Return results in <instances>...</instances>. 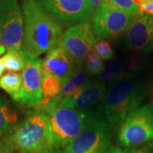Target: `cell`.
Here are the masks:
<instances>
[{"mask_svg": "<svg viewBox=\"0 0 153 153\" xmlns=\"http://www.w3.org/2000/svg\"><path fill=\"white\" fill-rule=\"evenodd\" d=\"M5 71V67L4 66V64H3V62H2V60L0 59V77L3 76V74H4V72Z\"/></svg>", "mask_w": 153, "mask_h": 153, "instance_id": "484cf974", "label": "cell"}, {"mask_svg": "<svg viewBox=\"0 0 153 153\" xmlns=\"http://www.w3.org/2000/svg\"><path fill=\"white\" fill-rule=\"evenodd\" d=\"M6 50H7V49H6L5 47L2 44H0V55H3L5 54Z\"/></svg>", "mask_w": 153, "mask_h": 153, "instance_id": "83f0119b", "label": "cell"}, {"mask_svg": "<svg viewBox=\"0 0 153 153\" xmlns=\"http://www.w3.org/2000/svg\"><path fill=\"white\" fill-rule=\"evenodd\" d=\"M48 116L55 149L65 148L82 133L96 115L61 105L44 111Z\"/></svg>", "mask_w": 153, "mask_h": 153, "instance_id": "277c9868", "label": "cell"}, {"mask_svg": "<svg viewBox=\"0 0 153 153\" xmlns=\"http://www.w3.org/2000/svg\"><path fill=\"white\" fill-rule=\"evenodd\" d=\"M97 39L92 23L84 21L67 28L63 33L59 45L68 54L75 65L80 67L92 51Z\"/></svg>", "mask_w": 153, "mask_h": 153, "instance_id": "8992f818", "label": "cell"}, {"mask_svg": "<svg viewBox=\"0 0 153 153\" xmlns=\"http://www.w3.org/2000/svg\"><path fill=\"white\" fill-rule=\"evenodd\" d=\"M18 114L7 100L0 95V138L11 133L18 124Z\"/></svg>", "mask_w": 153, "mask_h": 153, "instance_id": "9a60e30c", "label": "cell"}, {"mask_svg": "<svg viewBox=\"0 0 153 153\" xmlns=\"http://www.w3.org/2000/svg\"><path fill=\"white\" fill-rule=\"evenodd\" d=\"M117 153H123L121 151H119V150H117Z\"/></svg>", "mask_w": 153, "mask_h": 153, "instance_id": "f1b7e54d", "label": "cell"}, {"mask_svg": "<svg viewBox=\"0 0 153 153\" xmlns=\"http://www.w3.org/2000/svg\"><path fill=\"white\" fill-rule=\"evenodd\" d=\"M142 90L132 77H123L111 85L102 100L99 111L111 128L121 123L142 101Z\"/></svg>", "mask_w": 153, "mask_h": 153, "instance_id": "3957f363", "label": "cell"}, {"mask_svg": "<svg viewBox=\"0 0 153 153\" xmlns=\"http://www.w3.org/2000/svg\"><path fill=\"white\" fill-rule=\"evenodd\" d=\"M22 9L24 31L21 50L26 59H37L59 45L63 27L36 0H22Z\"/></svg>", "mask_w": 153, "mask_h": 153, "instance_id": "6da1fadb", "label": "cell"}, {"mask_svg": "<svg viewBox=\"0 0 153 153\" xmlns=\"http://www.w3.org/2000/svg\"><path fill=\"white\" fill-rule=\"evenodd\" d=\"M85 67L86 71L91 75L100 74L102 71L104 64L103 61L94 50H92L85 59Z\"/></svg>", "mask_w": 153, "mask_h": 153, "instance_id": "44dd1931", "label": "cell"}, {"mask_svg": "<svg viewBox=\"0 0 153 153\" xmlns=\"http://www.w3.org/2000/svg\"><path fill=\"white\" fill-rule=\"evenodd\" d=\"M26 66L22 71V87L16 101L26 106H38L43 100L41 61L26 59Z\"/></svg>", "mask_w": 153, "mask_h": 153, "instance_id": "8fae6325", "label": "cell"}, {"mask_svg": "<svg viewBox=\"0 0 153 153\" xmlns=\"http://www.w3.org/2000/svg\"><path fill=\"white\" fill-rule=\"evenodd\" d=\"M117 139L120 145L134 147L153 141V106L145 105L132 111L120 123Z\"/></svg>", "mask_w": 153, "mask_h": 153, "instance_id": "5b68a950", "label": "cell"}, {"mask_svg": "<svg viewBox=\"0 0 153 153\" xmlns=\"http://www.w3.org/2000/svg\"><path fill=\"white\" fill-rule=\"evenodd\" d=\"M134 17L103 4L93 14L92 27L98 38L114 39L128 31Z\"/></svg>", "mask_w": 153, "mask_h": 153, "instance_id": "9c48e42d", "label": "cell"}, {"mask_svg": "<svg viewBox=\"0 0 153 153\" xmlns=\"http://www.w3.org/2000/svg\"><path fill=\"white\" fill-rule=\"evenodd\" d=\"M62 85V82L56 76H42L43 100L37 108L38 110L42 109L50 100L56 97L60 94Z\"/></svg>", "mask_w": 153, "mask_h": 153, "instance_id": "2e32d148", "label": "cell"}, {"mask_svg": "<svg viewBox=\"0 0 153 153\" xmlns=\"http://www.w3.org/2000/svg\"><path fill=\"white\" fill-rule=\"evenodd\" d=\"M36 2L62 26L71 27L88 21L94 14L86 0H36Z\"/></svg>", "mask_w": 153, "mask_h": 153, "instance_id": "30bf717a", "label": "cell"}, {"mask_svg": "<svg viewBox=\"0 0 153 153\" xmlns=\"http://www.w3.org/2000/svg\"><path fill=\"white\" fill-rule=\"evenodd\" d=\"M23 31V13L18 0H0V44L7 50H21Z\"/></svg>", "mask_w": 153, "mask_h": 153, "instance_id": "52a82bcc", "label": "cell"}, {"mask_svg": "<svg viewBox=\"0 0 153 153\" xmlns=\"http://www.w3.org/2000/svg\"><path fill=\"white\" fill-rule=\"evenodd\" d=\"M75 66L66 51L61 47H56L47 52L41 61V74L42 76H56L63 84L76 71Z\"/></svg>", "mask_w": 153, "mask_h": 153, "instance_id": "4fadbf2b", "label": "cell"}, {"mask_svg": "<svg viewBox=\"0 0 153 153\" xmlns=\"http://www.w3.org/2000/svg\"><path fill=\"white\" fill-rule=\"evenodd\" d=\"M111 127L95 116L83 131L60 153H104L108 149Z\"/></svg>", "mask_w": 153, "mask_h": 153, "instance_id": "ba28073f", "label": "cell"}, {"mask_svg": "<svg viewBox=\"0 0 153 153\" xmlns=\"http://www.w3.org/2000/svg\"><path fill=\"white\" fill-rule=\"evenodd\" d=\"M86 1L88 2V4H89L90 8L92 9L94 13L97 10H99L104 4V0H86Z\"/></svg>", "mask_w": 153, "mask_h": 153, "instance_id": "d4e9b609", "label": "cell"}, {"mask_svg": "<svg viewBox=\"0 0 153 153\" xmlns=\"http://www.w3.org/2000/svg\"><path fill=\"white\" fill-rule=\"evenodd\" d=\"M5 70L14 72H19L24 70L26 66V57L22 50L10 49L6 52L2 58H0Z\"/></svg>", "mask_w": 153, "mask_h": 153, "instance_id": "ac0fdd59", "label": "cell"}, {"mask_svg": "<svg viewBox=\"0 0 153 153\" xmlns=\"http://www.w3.org/2000/svg\"><path fill=\"white\" fill-rule=\"evenodd\" d=\"M18 153H22V152H18Z\"/></svg>", "mask_w": 153, "mask_h": 153, "instance_id": "1f68e13d", "label": "cell"}, {"mask_svg": "<svg viewBox=\"0 0 153 153\" xmlns=\"http://www.w3.org/2000/svg\"><path fill=\"white\" fill-rule=\"evenodd\" d=\"M140 13L153 16V0H150L148 2H146L140 6Z\"/></svg>", "mask_w": 153, "mask_h": 153, "instance_id": "cb8c5ba5", "label": "cell"}, {"mask_svg": "<svg viewBox=\"0 0 153 153\" xmlns=\"http://www.w3.org/2000/svg\"><path fill=\"white\" fill-rule=\"evenodd\" d=\"M9 138L22 153H54L56 151L48 116L38 110L11 132Z\"/></svg>", "mask_w": 153, "mask_h": 153, "instance_id": "7a4b0ae2", "label": "cell"}, {"mask_svg": "<svg viewBox=\"0 0 153 153\" xmlns=\"http://www.w3.org/2000/svg\"><path fill=\"white\" fill-rule=\"evenodd\" d=\"M16 148L11 142L9 135L0 140V153H16Z\"/></svg>", "mask_w": 153, "mask_h": 153, "instance_id": "603a6c76", "label": "cell"}, {"mask_svg": "<svg viewBox=\"0 0 153 153\" xmlns=\"http://www.w3.org/2000/svg\"><path fill=\"white\" fill-rule=\"evenodd\" d=\"M152 105L153 106V94H152Z\"/></svg>", "mask_w": 153, "mask_h": 153, "instance_id": "f546056e", "label": "cell"}, {"mask_svg": "<svg viewBox=\"0 0 153 153\" xmlns=\"http://www.w3.org/2000/svg\"><path fill=\"white\" fill-rule=\"evenodd\" d=\"M137 153H143V152H137Z\"/></svg>", "mask_w": 153, "mask_h": 153, "instance_id": "4dcf8cb0", "label": "cell"}, {"mask_svg": "<svg viewBox=\"0 0 153 153\" xmlns=\"http://www.w3.org/2000/svg\"><path fill=\"white\" fill-rule=\"evenodd\" d=\"M94 51L103 60H110L114 58V51L108 41L105 39H97L94 45Z\"/></svg>", "mask_w": 153, "mask_h": 153, "instance_id": "7402d4cb", "label": "cell"}, {"mask_svg": "<svg viewBox=\"0 0 153 153\" xmlns=\"http://www.w3.org/2000/svg\"><path fill=\"white\" fill-rule=\"evenodd\" d=\"M122 71V65L121 63L117 60H110L107 62L103 67L102 71L100 73V82H111L115 81Z\"/></svg>", "mask_w": 153, "mask_h": 153, "instance_id": "d6986e66", "label": "cell"}, {"mask_svg": "<svg viewBox=\"0 0 153 153\" xmlns=\"http://www.w3.org/2000/svg\"><path fill=\"white\" fill-rule=\"evenodd\" d=\"M104 5L111 9L123 11L133 16H136L140 11V6L134 0H104Z\"/></svg>", "mask_w": 153, "mask_h": 153, "instance_id": "ffe728a7", "label": "cell"}, {"mask_svg": "<svg viewBox=\"0 0 153 153\" xmlns=\"http://www.w3.org/2000/svg\"><path fill=\"white\" fill-rule=\"evenodd\" d=\"M106 94L104 82L100 81L88 82L75 93L61 99L58 105L76 110L89 108L100 102Z\"/></svg>", "mask_w": 153, "mask_h": 153, "instance_id": "5bb4252c", "label": "cell"}, {"mask_svg": "<svg viewBox=\"0 0 153 153\" xmlns=\"http://www.w3.org/2000/svg\"><path fill=\"white\" fill-rule=\"evenodd\" d=\"M22 87V75L19 72L10 71L0 77V88L16 100L21 93Z\"/></svg>", "mask_w": 153, "mask_h": 153, "instance_id": "e0dca14e", "label": "cell"}, {"mask_svg": "<svg viewBox=\"0 0 153 153\" xmlns=\"http://www.w3.org/2000/svg\"><path fill=\"white\" fill-rule=\"evenodd\" d=\"M126 44L134 50L149 52L153 49V16L138 13L126 34Z\"/></svg>", "mask_w": 153, "mask_h": 153, "instance_id": "7c38bea8", "label": "cell"}, {"mask_svg": "<svg viewBox=\"0 0 153 153\" xmlns=\"http://www.w3.org/2000/svg\"><path fill=\"white\" fill-rule=\"evenodd\" d=\"M117 150H118V149H117V148L111 147V148H109V149H107V150H106V151H105L104 153H117Z\"/></svg>", "mask_w": 153, "mask_h": 153, "instance_id": "4316f807", "label": "cell"}]
</instances>
